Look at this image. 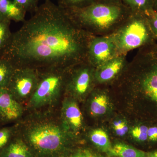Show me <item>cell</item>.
Wrapping results in <instances>:
<instances>
[{
  "instance_id": "cell-10",
  "label": "cell",
  "mask_w": 157,
  "mask_h": 157,
  "mask_svg": "<svg viewBox=\"0 0 157 157\" xmlns=\"http://www.w3.org/2000/svg\"><path fill=\"white\" fill-rule=\"evenodd\" d=\"M83 104L88 116L96 121L109 119L115 108L112 96L105 91H92Z\"/></svg>"
},
{
  "instance_id": "cell-18",
  "label": "cell",
  "mask_w": 157,
  "mask_h": 157,
  "mask_svg": "<svg viewBox=\"0 0 157 157\" xmlns=\"http://www.w3.org/2000/svg\"><path fill=\"white\" fill-rule=\"evenodd\" d=\"M26 13L12 0H0V20L23 22Z\"/></svg>"
},
{
  "instance_id": "cell-2",
  "label": "cell",
  "mask_w": 157,
  "mask_h": 157,
  "mask_svg": "<svg viewBox=\"0 0 157 157\" xmlns=\"http://www.w3.org/2000/svg\"><path fill=\"white\" fill-rule=\"evenodd\" d=\"M112 97L115 107L134 121L157 123V46L144 54Z\"/></svg>"
},
{
  "instance_id": "cell-22",
  "label": "cell",
  "mask_w": 157,
  "mask_h": 157,
  "mask_svg": "<svg viewBox=\"0 0 157 157\" xmlns=\"http://www.w3.org/2000/svg\"><path fill=\"white\" fill-rule=\"evenodd\" d=\"M126 3L135 12H143L153 9L154 0H124Z\"/></svg>"
},
{
  "instance_id": "cell-31",
  "label": "cell",
  "mask_w": 157,
  "mask_h": 157,
  "mask_svg": "<svg viewBox=\"0 0 157 157\" xmlns=\"http://www.w3.org/2000/svg\"><path fill=\"white\" fill-rule=\"evenodd\" d=\"M44 1H47V0H44Z\"/></svg>"
},
{
  "instance_id": "cell-3",
  "label": "cell",
  "mask_w": 157,
  "mask_h": 157,
  "mask_svg": "<svg viewBox=\"0 0 157 157\" xmlns=\"http://www.w3.org/2000/svg\"><path fill=\"white\" fill-rule=\"evenodd\" d=\"M16 124L35 157H60L78 144L62 126L59 108L28 112Z\"/></svg>"
},
{
  "instance_id": "cell-21",
  "label": "cell",
  "mask_w": 157,
  "mask_h": 157,
  "mask_svg": "<svg viewBox=\"0 0 157 157\" xmlns=\"http://www.w3.org/2000/svg\"><path fill=\"white\" fill-rule=\"evenodd\" d=\"M10 24L11 21L0 20V55L6 48L12 35Z\"/></svg>"
},
{
  "instance_id": "cell-25",
  "label": "cell",
  "mask_w": 157,
  "mask_h": 157,
  "mask_svg": "<svg viewBox=\"0 0 157 157\" xmlns=\"http://www.w3.org/2000/svg\"><path fill=\"white\" fill-rule=\"evenodd\" d=\"M149 25L154 38L157 39V11L152 9L145 11Z\"/></svg>"
},
{
  "instance_id": "cell-17",
  "label": "cell",
  "mask_w": 157,
  "mask_h": 157,
  "mask_svg": "<svg viewBox=\"0 0 157 157\" xmlns=\"http://www.w3.org/2000/svg\"><path fill=\"white\" fill-rule=\"evenodd\" d=\"M108 157H147V151L137 148L122 140L112 142Z\"/></svg>"
},
{
  "instance_id": "cell-4",
  "label": "cell",
  "mask_w": 157,
  "mask_h": 157,
  "mask_svg": "<svg viewBox=\"0 0 157 157\" xmlns=\"http://www.w3.org/2000/svg\"><path fill=\"white\" fill-rule=\"evenodd\" d=\"M70 68H50L39 70V82L33 96L26 105V111L31 112L57 109L64 96Z\"/></svg>"
},
{
  "instance_id": "cell-24",
  "label": "cell",
  "mask_w": 157,
  "mask_h": 157,
  "mask_svg": "<svg viewBox=\"0 0 157 157\" xmlns=\"http://www.w3.org/2000/svg\"><path fill=\"white\" fill-rule=\"evenodd\" d=\"M96 2V0H58V5L66 9H82Z\"/></svg>"
},
{
  "instance_id": "cell-9",
  "label": "cell",
  "mask_w": 157,
  "mask_h": 157,
  "mask_svg": "<svg viewBox=\"0 0 157 157\" xmlns=\"http://www.w3.org/2000/svg\"><path fill=\"white\" fill-rule=\"evenodd\" d=\"M39 81V70L27 67H16L7 88L15 99L25 107Z\"/></svg>"
},
{
  "instance_id": "cell-1",
  "label": "cell",
  "mask_w": 157,
  "mask_h": 157,
  "mask_svg": "<svg viewBox=\"0 0 157 157\" xmlns=\"http://www.w3.org/2000/svg\"><path fill=\"white\" fill-rule=\"evenodd\" d=\"M78 25L67 9L47 0L12 33L0 56L16 68L71 67L84 58L89 43Z\"/></svg>"
},
{
  "instance_id": "cell-12",
  "label": "cell",
  "mask_w": 157,
  "mask_h": 157,
  "mask_svg": "<svg viewBox=\"0 0 157 157\" xmlns=\"http://www.w3.org/2000/svg\"><path fill=\"white\" fill-rule=\"evenodd\" d=\"M25 107L18 102L7 88H0V120L2 122L19 121L24 116Z\"/></svg>"
},
{
  "instance_id": "cell-20",
  "label": "cell",
  "mask_w": 157,
  "mask_h": 157,
  "mask_svg": "<svg viewBox=\"0 0 157 157\" xmlns=\"http://www.w3.org/2000/svg\"><path fill=\"white\" fill-rule=\"evenodd\" d=\"M15 68L10 61L0 56V88L8 87Z\"/></svg>"
},
{
  "instance_id": "cell-7",
  "label": "cell",
  "mask_w": 157,
  "mask_h": 157,
  "mask_svg": "<svg viewBox=\"0 0 157 157\" xmlns=\"http://www.w3.org/2000/svg\"><path fill=\"white\" fill-rule=\"evenodd\" d=\"M79 104L74 98L64 96L59 107L62 126L77 144L85 143V137L88 129Z\"/></svg>"
},
{
  "instance_id": "cell-6",
  "label": "cell",
  "mask_w": 157,
  "mask_h": 157,
  "mask_svg": "<svg viewBox=\"0 0 157 157\" xmlns=\"http://www.w3.org/2000/svg\"><path fill=\"white\" fill-rule=\"evenodd\" d=\"M136 17L113 39L117 49L128 51L151 43L154 38L146 15L137 12Z\"/></svg>"
},
{
  "instance_id": "cell-26",
  "label": "cell",
  "mask_w": 157,
  "mask_h": 157,
  "mask_svg": "<svg viewBox=\"0 0 157 157\" xmlns=\"http://www.w3.org/2000/svg\"><path fill=\"white\" fill-rule=\"evenodd\" d=\"M16 5L25 10L26 12L33 13L38 7L40 0H12Z\"/></svg>"
},
{
  "instance_id": "cell-23",
  "label": "cell",
  "mask_w": 157,
  "mask_h": 157,
  "mask_svg": "<svg viewBox=\"0 0 157 157\" xmlns=\"http://www.w3.org/2000/svg\"><path fill=\"white\" fill-rule=\"evenodd\" d=\"M16 124L13 126L6 127L0 128V152L16 135Z\"/></svg>"
},
{
  "instance_id": "cell-5",
  "label": "cell",
  "mask_w": 157,
  "mask_h": 157,
  "mask_svg": "<svg viewBox=\"0 0 157 157\" xmlns=\"http://www.w3.org/2000/svg\"><path fill=\"white\" fill-rule=\"evenodd\" d=\"M66 9L78 25L101 29L112 25L124 11L119 4L98 2L82 9Z\"/></svg>"
},
{
  "instance_id": "cell-19",
  "label": "cell",
  "mask_w": 157,
  "mask_h": 157,
  "mask_svg": "<svg viewBox=\"0 0 157 157\" xmlns=\"http://www.w3.org/2000/svg\"><path fill=\"white\" fill-rule=\"evenodd\" d=\"M60 157H108L86 143L75 145Z\"/></svg>"
},
{
  "instance_id": "cell-16",
  "label": "cell",
  "mask_w": 157,
  "mask_h": 157,
  "mask_svg": "<svg viewBox=\"0 0 157 157\" xmlns=\"http://www.w3.org/2000/svg\"><path fill=\"white\" fill-rule=\"evenodd\" d=\"M0 157H35L22 137L16 132L9 144L0 152Z\"/></svg>"
},
{
  "instance_id": "cell-14",
  "label": "cell",
  "mask_w": 157,
  "mask_h": 157,
  "mask_svg": "<svg viewBox=\"0 0 157 157\" xmlns=\"http://www.w3.org/2000/svg\"><path fill=\"white\" fill-rule=\"evenodd\" d=\"M124 59L114 57L97 68L94 71L95 80L100 83L109 82L116 77L122 70Z\"/></svg>"
},
{
  "instance_id": "cell-28",
  "label": "cell",
  "mask_w": 157,
  "mask_h": 157,
  "mask_svg": "<svg viewBox=\"0 0 157 157\" xmlns=\"http://www.w3.org/2000/svg\"><path fill=\"white\" fill-rule=\"evenodd\" d=\"M104 2H105L104 3H113V4H117L116 2L118 0H103Z\"/></svg>"
},
{
  "instance_id": "cell-11",
  "label": "cell",
  "mask_w": 157,
  "mask_h": 157,
  "mask_svg": "<svg viewBox=\"0 0 157 157\" xmlns=\"http://www.w3.org/2000/svg\"><path fill=\"white\" fill-rule=\"evenodd\" d=\"M116 46L112 39L99 38L90 41L87 56L90 64L96 68L107 63L114 57Z\"/></svg>"
},
{
  "instance_id": "cell-13",
  "label": "cell",
  "mask_w": 157,
  "mask_h": 157,
  "mask_svg": "<svg viewBox=\"0 0 157 157\" xmlns=\"http://www.w3.org/2000/svg\"><path fill=\"white\" fill-rule=\"evenodd\" d=\"M85 142L107 156L112 147V142L108 132L101 127L88 128Z\"/></svg>"
},
{
  "instance_id": "cell-8",
  "label": "cell",
  "mask_w": 157,
  "mask_h": 157,
  "mask_svg": "<svg viewBox=\"0 0 157 157\" xmlns=\"http://www.w3.org/2000/svg\"><path fill=\"white\" fill-rule=\"evenodd\" d=\"M76 65L69 70L64 96L83 104L94 90V71L87 65L80 64L76 67Z\"/></svg>"
},
{
  "instance_id": "cell-30",
  "label": "cell",
  "mask_w": 157,
  "mask_h": 157,
  "mask_svg": "<svg viewBox=\"0 0 157 157\" xmlns=\"http://www.w3.org/2000/svg\"><path fill=\"white\" fill-rule=\"evenodd\" d=\"M0 122H2V121H1V120H0Z\"/></svg>"
},
{
  "instance_id": "cell-27",
  "label": "cell",
  "mask_w": 157,
  "mask_h": 157,
  "mask_svg": "<svg viewBox=\"0 0 157 157\" xmlns=\"http://www.w3.org/2000/svg\"><path fill=\"white\" fill-rule=\"evenodd\" d=\"M147 157H157V148L147 151Z\"/></svg>"
},
{
  "instance_id": "cell-15",
  "label": "cell",
  "mask_w": 157,
  "mask_h": 157,
  "mask_svg": "<svg viewBox=\"0 0 157 157\" xmlns=\"http://www.w3.org/2000/svg\"><path fill=\"white\" fill-rule=\"evenodd\" d=\"M151 122L144 121H134V124L130 125L128 137L137 146L148 150V130Z\"/></svg>"
},
{
  "instance_id": "cell-29",
  "label": "cell",
  "mask_w": 157,
  "mask_h": 157,
  "mask_svg": "<svg viewBox=\"0 0 157 157\" xmlns=\"http://www.w3.org/2000/svg\"><path fill=\"white\" fill-rule=\"evenodd\" d=\"M153 9L157 11V0L154 1Z\"/></svg>"
}]
</instances>
